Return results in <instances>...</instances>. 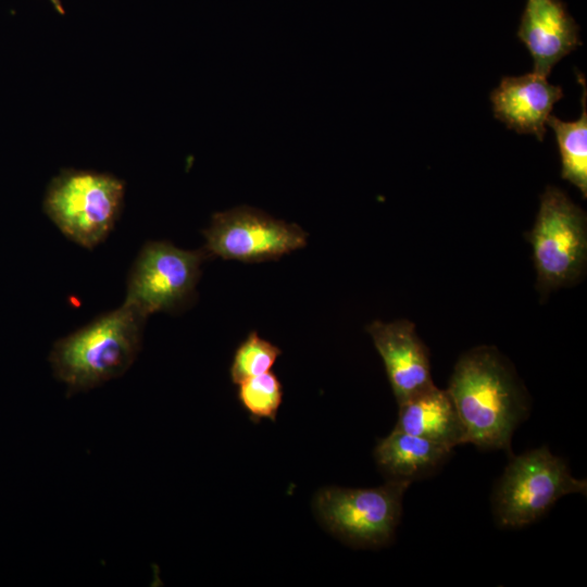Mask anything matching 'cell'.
Instances as JSON below:
<instances>
[{
  "instance_id": "cell-1",
  "label": "cell",
  "mask_w": 587,
  "mask_h": 587,
  "mask_svg": "<svg viewBox=\"0 0 587 587\" xmlns=\"http://www.w3.org/2000/svg\"><path fill=\"white\" fill-rule=\"evenodd\" d=\"M465 432L466 444L511 452V438L527 416L521 385L496 349L475 348L457 362L447 389Z\"/></svg>"
},
{
  "instance_id": "cell-2",
  "label": "cell",
  "mask_w": 587,
  "mask_h": 587,
  "mask_svg": "<svg viewBox=\"0 0 587 587\" xmlns=\"http://www.w3.org/2000/svg\"><path fill=\"white\" fill-rule=\"evenodd\" d=\"M147 316L125 302L55 341L49 362L67 396L96 388L122 376L141 346Z\"/></svg>"
},
{
  "instance_id": "cell-3",
  "label": "cell",
  "mask_w": 587,
  "mask_h": 587,
  "mask_svg": "<svg viewBox=\"0 0 587 587\" xmlns=\"http://www.w3.org/2000/svg\"><path fill=\"white\" fill-rule=\"evenodd\" d=\"M124 193V182L112 174L67 168L50 182L43 211L68 239L92 249L113 228Z\"/></svg>"
},
{
  "instance_id": "cell-4",
  "label": "cell",
  "mask_w": 587,
  "mask_h": 587,
  "mask_svg": "<svg viewBox=\"0 0 587 587\" xmlns=\"http://www.w3.org/2000/svg\"><path fill=\"white\" fill-rule=\"evenodd\" d=\"M587 483L547 447L512 457L492 496L495 515L504 527H523L540 519L561 497L586 495Z\"/></svg>"
},
{
  "instance_id": "cell-5",
  "label": "cell",
  "mask_w": 587,
  "mask_h": 587,
  "mask_svg": "<svg viewBox=\"0 0 587 587\" xmlns=\"http://www.w3.org/2000/svg\"><path fill=\"white\" fill-rule=\"evenodd\" d=\"M411 483L387 479L379 487L321 489L314 507L325 526L349 544L383 546L391 540L402 512V498Z\"/></svg>"
},
{
  "instance_id": "cell-6",
  "label": "cell",
  "mask_w": 587,
  "mask_h": 587,
  "mask_svg": "<svg viewBox=\"0 0 587 587\" xmlns=\"http://www.w3.org/2000/svg\"><path fill=\"white\" fill-rule=\"evenodd\" d=\"M529 241L540 288L549 291L573 283L586 263L584 211L561 189L547 187Z\"/></svg>"
},
{
  "instance_id": "cell-7",
  "label": "cell",
  "mask_w": 587,
  "mask_h": 587,
  "mask_svg": "<svg viewBox=\"0 0 587 587\" xmlns=\"http://www.w3.org/2000/svg\"><path fill=\"white\" fill-rule=\"evenodd\" d=\"M203 235L209 255L241 262L277 260L305 247L308 238L297 224L247 205L213 214Z\"/></svg>"
},
{
  "instance_id": "cell-8",
  "label": "cell",
  "mask_w": 587,
  "mask_h": 587,
  "mask_svg": "<svg viewBox=\"0 0 587 587\" xmlns=\"http://www.w3.org/2000/svg\"><path fill=\"white\" fill-rule=\"evenodd\" d=\"M207 252L176 248L170 242H147L128 275L125 302L146 316L173 311L188 301L200 277Z\"/></svg>"
},
{
  "instance_id": "cell-9",
  "label": "cell",
  "mask_w": 587,
  "mask_h": 587,
  "mask_svg": "<svg viewBox=\"0 0 587 587\" xmlns=\"http://www.w3.org/2000/svg\"><path fill=\"white\" fill-rule=\"evenodd\" d=\"M366 332L382 357L398 403L435 385L428 352L407 320L372 322Z\"/></svg>"
},
{
  "instance_id": "cell-10",
  "label": "cell",
  "mask_w": 587,
  "mask_h": 587,
  "mask_svg": "<svg viewBox=\"0 0 587 587\" xmlns=\"http://www.w3.org/2000/svg\"><path fill=\"white\" fill-rule=\"evenodd\" d=\"M517 37L533 58V72L547 77L582 45L578 25L561 0H526Z\"/></svg>"
},
{
  "instance_id": "cell-11",
  "label": "cell",
  "mask_w": 587,
  "mask_h": 587,
  "mask_svg": "<svg viewBox=\"0 0 587 587\" xmlns=\"http://www.w3.org/2000/svg\"><path fill=\"white\" fill-rule=\"evenodd\" d=\"M563 98V90L548 82L547 76L527 73L502 77L490 93L494 115L510 129L529 134L542 140L547 118L554 104Z\"/></svg>"
},
{
  "instance_id": "cell-12",
  "label": "cell",
  "mask_w": 587,
  "mask_h": 587,
  "mask_svg": "<svg viewBox=\"0 0 587 587\" xmlns=\"http://www.w3.org/2000/svg\"><path fill=\"white\" fill-rule=\"evenodd\" d=\"M398 404L396 429L450 449L466 444L463 424L447 390L433 385Z\"/></svg>"
},
{
  "instance_id": "cell-13",
  "label": "cell",
  "mask_w": 587,
  "mask_h": 587,
  "mask_svg": "<svg viewBox=\"0 0 587 587\" xmlns=\"http://www.w3.org/2000/svg\"><path fill=\"white\" fill-rule=\"evenodd\" d=\"M452 449L394 428L375 447L374 458L388 479L412 482L434 473Z\"/></svg>"
},
{
  "instance_id": "cell-14",
  "label": "cell",
  "mask_w": 587,
  "mask_h": 587,
  "mask_svg": "<svg viewBox=\"0 0 587 587\" xmlns=\"http://www.w3.org/2000/svg\"><path fill=\"white\" fill-rule=\"evenodd\" d=\"M583 87L582 114L577 121L564 122L557 116L549 115V125L555 135L561 155V176L575 185L583 197L587 196V110H586V82L582 73H577Z\"/></svg>"
},
{
  "instance_id": "cell-15",
  "label": "cell",
  "mask_w": 587,
  "mask_h": 587,
  "mask_svg": "<svg viewBox=\"0 0 587 587\" xmlns=\"http://www.w3.org/2000/svg\"><path fill=\"white\" fill-rule=\"evenodd\" d=\"M238 385V399L252 419L275 421L283 401V388L274 373L268 371Z\"/></svg>"
},
{
  "instance_id": "cell-16",
  "label": "cell",
  "mask_w": 587,
  "mask_h": 587,
  "mask_svg": "<svg viewBox=\"0 0 587 587\" xmlns=\"http://www.w3.org/2000/svg\"><path fill=\"white\" fill-rule=\"evenodd\" d=\"M280 353L277 346L261 338L255 332L250 333L234 354L232 382L238 385L247 378L268 372Z\"/></svg>"
},
{
  "instance_id": "cell-17",
  "label": "cell",
  "mask_w": 587,
  "mask_h": 587,
  "mask_svg": "<svg viewBox=\"0 0 587 587\" xmlns=\"http://www.w3.org/2000/svg\"><path fill=\"white\" fill-rule=\"evenodd\" d=\"M50 3L53 5L54 10L61 14V15H64L65 14V10L62 5V2L61 0H49Z\"/></svg>"
}]
</instances>
